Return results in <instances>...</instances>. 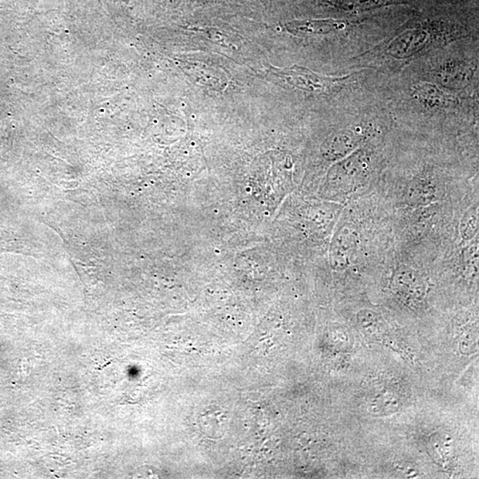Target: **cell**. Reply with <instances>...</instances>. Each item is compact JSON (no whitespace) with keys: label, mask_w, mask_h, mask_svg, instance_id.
<instances>
[{"label":"cell","mask_w":479,"mask_h":479,"mask_svg":"<svg viewBox=\"0 0 479 479\" xmlns=\"http://www.w3.org/2000/svg\"><path fill=\"white\" fill-rule=\"evenodd\" d=\"M368 159L356 152L333 167L329 172L326 193L331 196H345L356 191L368 174Z\"/></svg>","instance_id":"1"},{"label":"cell","mask_w":479,"mask_h":479,"mask_svg":"<svg viewBox=\"0 0 479 479\" xmlns=\"http://www.w3.org/2000/svg\"><path fill=\"white\" fill-rule=\"evenodd\" d=\"M272 73L285 83L309 91H328L348 78L321 76L301 67H294L288 70L273 69Z\"/></svg>","instance_id":"2"},{"label":"cell","mask_w":479,"mask_h":479,"mask_svg":"<svg viewBox=\"0 0 479 479\" xmlns=\"http://www.w3.org/2000/svg\"><path fill=\"white\" fill-rule=\"evenodd\" d=\"M358 243V234L352 226H345L333 238L331 248L332 267L339 271L345 269L352 262Z\"/></svg>","instance_id":"3"},{"label":"cell","mask_w":479,"mask_h":479,"mask_svg":"<svg viewBox=\"0 0 479 479\" xmlns=\"http://www.w3.org/2000/svg\"><path fill=\"white\" fill-rule=\"evenodd\" d=\"M349 23L343 20H307L288 23V32L298 36L325 35L334 32H341L347 28Z\"/></svg>","instance_id":"4"},{"label":"cell","mask_w":479,"mask_h":479,"mask_svg":"<svg viewBox=\"0 0 479 479\" xmlns=\"http://www.w3.org/2000/svg\"><path fill=\"white\" fill-rule=\"evenodd\" d=\"M361 141V137L355 132L345 131L332 136L326 141L322 154L329 161H336L351 154Z\"/></svg>","instance_id":"5"},{"label":"cell","mask_w":479,"mask_h":479,"mask_svg":"<svg viewBox=\"0 0 479 479\" xmlns=\"http://www.w3.org/2000/svg\"><path fill=\"white\" fill-rule=\"evenodd\" d=\"M429 36L423 30H413L402 34L392 44H390L388 51L396 58H406L419 52L424 46L427 45Z\"/></svg>","instance_id":"6"},{"label":"cell","mask_w":479,"mask_h":479,"mask_svg":"<svg viewBox=\"0 0 479 479\" xmlns=\"http://www.w3.org/2000/svg\"><path fill=\"white\" fill-rule=\"evenodd\" d=\"M435 190L433 183L427 179H417L409 186L407 191V200L411 205H426L433 202Z\"/></svg>","instance_id":"7"},{"label":"cell","mask_w":479,"mask_h":479,"mask_svg":"<svg viewBox=\"0 0 479 479\" xmlns=\"http://www.w3.org/2000/svg\"><path fill=\"white\" fill-rule=\"evenodd\" d=\"M471 77V71L468 67L454 65L445 68L438 72V80L447 87H461L466 86Z\"/></svg>","instance_id":"8"},{"label":"cell","mask_w":479,"mask_h":479,"mask_svg":"<svg viewBox=\"0 0 479 479\" xmlns=\"http://www.w3.org/2000/svg\"><path fill=\"white\" fill-rule=\"evenodd\" d=\"M414 94L420 101L431 107H441L449 103L448 95L433 84H418L414 87Z\"/></svg>","instance_id":"9"},{"label":"cell","mask_w":479,"mask_h":479,"mask_svg":"<svg viewBox=\"0 0 479 479\" xmlns=\"http://www.w3.org/2000/svg\"><path fill=\"white\" fill-rule=\"evenodd\" d=\"M388 0H338L339 8L346 11H364L383 6Z\"/></svg>","instance_id":"10"},{"label":"cell","mask_w":479,"mask_h":479,"mask_svg":"<svg viewBox=\"0 0 479 479\" xmlns=\"http://www.w3.org/2000/svg\"><path fill=\"white\" fill-rule=\"evenodd\" d=\"M478 229V209L468 212L464 217L461 223V234L464 240H471L474 237Z\"/></svg>","instance_id":"11"}]
</instances>
